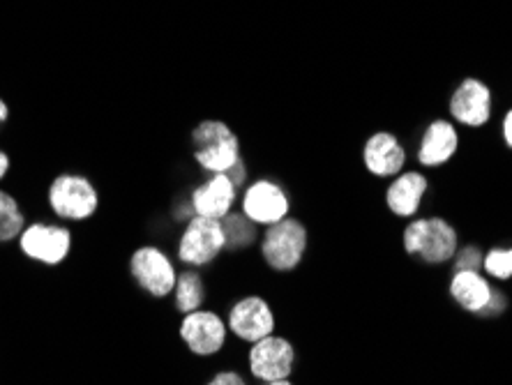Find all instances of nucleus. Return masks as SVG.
Returning <instances> with one entry per match:
<instances>
[{"instance_id":"1","label":"nucleus","mask_w":512,"mask_h":385,"mask_svg":"<svg viewBox=\"0 0 512 385\" xmlns=\"http://www.w3.org/2000/svg\"><path fill=\"white\" fill-rule=\"evenodd\" d=\"M404 252L416 256L427 266H441L455 259L459 233L446 217H413L402 233Z\"/></svg>"},{"instance_id":"2","label":"nucleus","mask_w":512,"mask_h":385,"mask_svg":"<svg viewBox=\"0 0 512 385\" xmlns=\"http://www.w3.org/2000/svg\"><path fill=\"white\" fill-rule=\"evenodd\" d=\"M192 148H194V162L199 169L208 173H227L238 160L240 155V139L224 120H201V123L192 130Z\"/></svg>"},{"instance_id":"3","label":"nucleus","mask_w":512,"mask_h":385,"mask_svg":"<svg viewBox=\"0 0 512 385\" xmlns=\"http://www.w3.org/2000/svg\"><path fill=\"white\" fill-rule=\"evenodd\" d=\"M310 245V231L296 217H284L282 222L266 226L261 238L263 261L277 273H291L300 266Z\"/></svg>"},{"instance_id":"4","label":"nucleus","mask_w":512,"mask_h":385,"mask_svg":"<svg viewBox=\"0 0 512 385\" xmlns=\"http://www.w3.org/2000/svg\"><path fill=\"white\" fill-rule=\"evenodd\" d=\"M49 206L60 220L84 222L97 213L100 194L86 176L79 173H60L49 185Z\"/></svg>"},{"instance_id":"5","label":"nucleus","mask_w":512,"mask_h":385,"mask_svg":"<svg viewBox=\"0 0 512 385\" xmlns=\"http://www.w3.org/2000/svg\"><path fill=\"white\" fill-rule=\"evenodd\" d=\"M224 249H227V238H224L222 220L194 215L178 240V259L185 266L201 268L213 263Z\"/></svg>"},{"instance_id":"6","label":"nucleus","mask_w":512,"mask_h":385,"mask_svg":"<svg viewBox=\"0 0 512 385\" xmlns=\"http://www.w3.org/2000/svg\"><path fill=\"white\" fill-rule=\"evenodd\" d=\"M240 213L256 226H273L282 222L291 213V199L284 187L275 180L261 178L243 192L240 199Z\"/></svg>"},{"instance_id":"7","label":"nucleus","mask_w":512,"mask_h":385,"mask_svg":"<svg viewBox=\"0 0 512 385\" xmlns=\"http://www.w3.org/2000/svg\"><path fill=\"white\" fill-rule=\"evenodd\" d=\"M130 273L141 289L153 298H167L178 282L176 268H173L167 252L153 245L134 249L130 256Z\"/></svg>"},{"instance_id":"8","label":"nucleus","mask_w":512,"mask_h":385,"mask_svg":"<svg viewBox=\"0 0 512 385\" xmlns=\"http://www.w3.org/2000/svg\"><path fill=\"white\" fill-rule=\"evenodd\" d=\"M19 247L28 259L44 266H60L72 252V233L65 226L35 222L19 236Z\"/></svg>"},{"instance_id":"9","label":"nucleus","mask_w":512,"mask_h":385,"mask_svg":"<svg viewBox=\"0 0 512 385\" xmlns=\"http://www.w3.org/2000/svg\"><path fill=\"white\" fill-rule=\"evenodd\" d=\"M296 367V349L286 337L268 335L250 349V372L263 383L284 381Z\"/></svg>"},{"instance_id":"10","label":"nucleus","mask_w":512,"mask_h":385,"mask_svg":"<svg viewBox=\"0 0 512 385\" xmlns=\"http://www.w3.org/2000/svg\"><path fill=\"white\" fill-rule=\"evenodd\" d=\"M180 339L194 356L210 358L227 344V323L215 312L197 309V312L185 314L183 323H180Z\"/></svg>"},{"instance_id":"11","label":"nucleus","mask_w":512,"mask_h":385,"mask_svg":"<svg viewBox=\"0 0 512 385\" xmlns=\"http://www.w3.org/2000/svg\"><path fill=\"white\" fill-rule=\"evenodd\" d=\"M448 109L459 125L478 130L492 118V90L480 79H464L450 95Z\"/></svg>"},{"instance_id":"12","label":"nucleus","mask_w":512,"mask_h":385,"mask_svg":"<svg viewBox=\"0 0 512 385\" xmlns=\"http://www.w3.org/2000/svg\"><path fill=\"white\" fill-rule=\"evenodd\" d=\"M227 326L240 342L256 344L275 332V314L263 298L247 296L231 307Z\"/></svg>"},{"instance_id":"13","label":"nucleus","mask_w":512,"mask_h":385,"mask_svg":"<svg viewBox=\"0 0 512 385\" xmlns=\"http://www.w3.org/2000/svg\"><path fill=\"white\" fill-rule=\"evenodd\" d=\"M409 153L393 132H374L363 146V164L370 176L388 180L404 171Z\"/></svg>"},{"instance_id":"14","label":"nucleus","mask_w":512,"mask_h":385,"mask_svg":"<svg viewBox=\"0 0 512 385\" xmlns=\"http://www.w3.org/2000/svg\"><path fill=\"white\" fill-rule=\"evenodd\" d=\"M238 199V187L227 173H210L206 183H201L192 192V210L199 217H210V220H224L233 213Z\"/></svg>"},{"instance_id":"15","label":"nucleus","mask_w":512,"mask_h":385,"mask_svg":"<svg viewBox=\"0 0 512 385\" xmlns=\"http://www.w3.org/2000/svg\"><path fill=\"white\" fill-rule=\"evenodd\" d=\"M459 150V132L455 123L450 120L436 118L425 127L423 137L418 141L416 160L425 169H439L448 164Z\"/></svg>"},{"instance_id":"16","label":"nucleus","mask_w":512,"mask_h":385,"mask_svg":"<svg viewBox=\"0 0 512 385\" xmlns=\"http://www.w3.org/2000/svg\"><path fill=\"white\" fill-rule=\"evenodd\" d=\"M429 180L420 171H402L386 187V206L399 220H413L423 208Z\"/></svg>"},{"instance_id":"17","label":"nucleus","mask_w":512,"mask_h":385,"mask_svg":"<svg viewBox=\"0 0 512 385\" xmlns=\"http://www.w3.org/2000/svg\"><path fill=\"white\" fill-rule=\"evenodd\" d=\"M492 286L478 270H457L450 279V296L471 314H480L492 298Z\"/></svg>"},{"instance_id":"18","label":"nucleus","mask_w":512,"mask_h":385,"mask_svg":"<svg viewBox=\"0 0 512 385\" xmlns=\"http://www.w3.org/2000/svg\"><path fill=\"white\" fill-rule=\"evenodd\" d=\"M176 309L180 314H192L201 309L203 298H206V289H203L201 275L194 273V270H187V273L178 275L176 282Z\"/></svg>"},{"instance_id":"19","label":"nucleus","mask_w":512,"mask_h":385,"mask_svg":"<svg viewBox=\"0 0 512 385\" xmlns=\"http://www.w3.org/2000/svg\"><path fill=\"white\" fill-rule=\"evenodd\" d=\"M224 238H227V249H247L256 243L259 231L256 224L247 220L243 213H229L222 220Z\"/></svg>"},{"instance_id":"20","label":"nucleus","mask_w":512,"mask_h":385,"mask_svg":"<svg viewBox=\"0 0 512 385\" xmlns=\"http://www.w3.org/2000/svg\"><path fill=\"white\" fill-rule=\"evenodd\" d=\"M26 229V217L17 199L0 190V243H10Z\"/></svg>"},{"instance_id":"21","label":"nucleus","mask_w":512,"mask_h":385,"mask_svg":"<svg viewBox=\"0 0 512 385\" xmlns=\"http://www.w3.org/2000/svg\"><path fill=\"white\" fill-rule=\"evenodd\" d=\"M483 268L489 277L510 279L512 277V247L489 249L483 259Z\"/></svg>"},{"instance_id":"22","label":"nucleus","mask_w":512,"mask_h":385,"mask_svg":"<svg viewBox=\"0 0 512 385\" xmlns=\"http://www.w3.org/2000/svg\"><path fill=\"white\" fill-rule=\"evenodd\" d=\"M483 266V254L476 245H466L462 249H457L455 254V273L457 270H480Z\"/></svg>"},{"instance_id":"23","label":"nucleus","mask_w":512,"mask_h":385,"mask_svg":"<svg viewBox=\"0 0 512 385\" xmlns=\"http://www.w3.org/2000/svg\"><path fill=\"white\" fill-rule=\"evenodd\" d=\"M506 309V298H503L501 291H492V298H489L487 307L480 312V316H496Z\"/></svg>"},{"instance_id":"24","label":"nucleus","mask_w":512,"mask_h":385,"mask_svg":"<svg viewBox=\"0 0 512 385\" xmlns=\"http://www.w3.org/2000/svg\"><path fill=\"white\" fill-rule=\"evenodd\" d=\"M208 385H247V383L238 372H220L217 376H213V381Z\"/></svg>"},{"instance_id":"25","label":"nucleus","mask_w":512,"mask_h":385,"mask_svg":"<svg viewBox=\"0 0 512 385\" xmlns=\"http://www.w3.org/2000/svg\"><path fill=\"white\" fill-rule=\"evenodd\" d=\"M227 176L233 180V185H236L238 190H240V187H243V185H245V180H247V169H245V162H243V160H238V164L233 166L231 171H227Z\"/></svg>"},{"instance_id":"26","label":"nucleus","mask_w":512,"mask_h":385,"mask_svg":"<svg viewBox=\"0 0 512 385\" xmlns=\"http://www.w3.org/2000/svg\"><path fill=\"white\" fill-rule=\"evenodd\" d=\"M501 132H503V141H506V146L512 148V109L506 113V116H503Z\"/></svg>"},{"instance_id":"27","label":"nucleus","mask_w":512,"mask_h":385,"mask_svg":"<svg viewBox=\"0 0 512 385\" xmlns=\"http://www.w3.org/2000/svg\"><path fill=\"white\" fill-rule=\"evenodd\" d=\"M7 171H10V155L5 150H0V180L5 178Z\"/></svg>"},{"instance_id":"28","label":"nucleus","mask_w":512,"mask_h":385,"mask_svg":"<svg viewBox=\"0 0 512 385\" xmlns=\"http://www.w3.org/2000/svg\"><path fill=\"white\" fill-rule=\"evenodd\" d=\"M7 118H10V107H7L5 100H0V125H3Z\"/></svg>"},{"instance_id":"29","label":"nucleus","mask_w":512,"mask_h":385,"mask_svg":"<svg viewBox=\"0 0 512 385\" xmlns=\"http://www.w3.org/2000/svg\"><path fill=\"white\" fill-rule=\"evenodd\" d=\"M263 385H293L289 379H284V381H268V383H263Z\"/></svg>"}]
</instances>
